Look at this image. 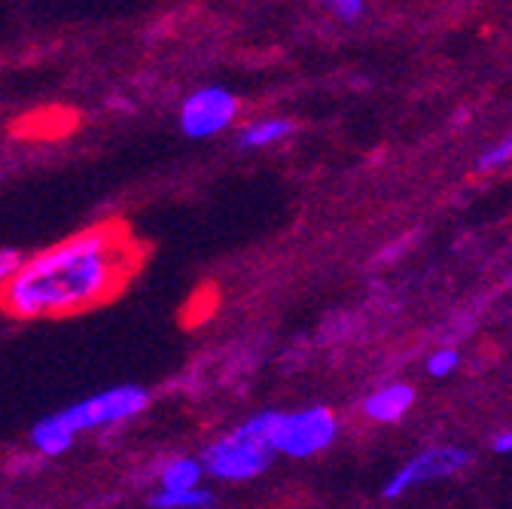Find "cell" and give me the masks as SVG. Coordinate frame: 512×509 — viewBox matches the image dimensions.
<instances>
[{"label":"cell","mask_w":512,"mask_h":509,"mask_svg":"<svg viewBox=\"0 0 512 509\" xmlns=\"http://www.w3.org/2000/svg\"><path fill=\"white\" fill-rule=\"evenodd\" d=\"M138 266V244L119 223L74 232L37 257L0 290V305L22 321L68 317L113 299Z\"/></svg>","instance_id":"obj_1"},{"label":"cell","mask_w":512,"mask_h":509,"mask_svg":"<svg viewBox=\"0 0 512 509\" xmlns=\"http://www.w3.org/2000/svg\"><path fill=\"white\" fill-rule=\"evenodd\" d=\"M275 409L256 412L244 424H238L232 433L214 439L202 452L205 473L220 482H250L263 476L272 467L275 458Z\"/></svg>","instance_id":"obj_2"},{"label":"cell","mask_w":512,"mask_h":509,"mask_svg":"<svg viewBox=\"0 0 512 509\" xmlns=\"http://www.w3.org/2000/svg\"><path fill=\"white\" fill-rule=\"evenodd\" d=\"M147 406H150V394L141 385H116V388H107L101 394H92L86 400L64 406L61 412H52V415L77 439V433H83V430L113 427V424L135 418Z\"/></svg>","instance_id":"obj_3"},{"label":"cell","mask_w":512,"mask_h":509,"mask_svg":"<svg viewBox=\"0 0 512 509\" xmlns=\"http://www.w3.org/2000/svg\"><path fill=\"white\" fill-rule=\"evenodd\" d=\"M339 436V418L327 406H308L299 412H281L275 424V455L314 458L327 452Z\"/></svg>","instance_id":"obj_4"},{"label":"cell","mask_w":512,"mask_h":509,"mask_svg":"<svg viewBox=\"0 0 512 509\" xmlns=\"http://www.w3.org/2000/svg\"><path fill=\"white\" fill-rule=\"evenodd\" d=\"M467 464H470V452L461 449V445H430V449H421L418 455H412L388 482H384L381 494L388 500H397L427 482L458 476Z\"/></svg>","instance_id":"obj_5"},{"label":"cell","mask_w":512,"mask_h":509,"mask_svg":"<svg viewBox=\"0 0 512 509\" xmlns=\"http://www.w3.org/2000/svg\"><path fill=\"white\" fill-rule=\"evenodd\" d=\"M238 119V98L223 86H202L180 104V129L192 141L223 135Z\"/></svg>","instance_id":"obj_6"},{"label":"cell","mask_w":512,"mask_h":509,"mask_svg":"<svg viewBox=\"0 0 512 509\" xmlns=\"http://www.w3.org/2000/svg\"><path fill=\"white\" fill-rule=\"evenodd\" d=\"M415 397L418 394L412 385L394 381V385H384L363 400V415L375 424H397L400 418L409 415V409L415 406Z\"/></svg>","instance_id":"obj_7"},{"label":"cell","mask_w":512,"mask_h":509,"mask_svg":"<svg viewBox=\"0 0 512 509\" xmlns=\"http://www.w3.org/2000/svg\"><path fill=\"white\" fill-rule=\"evenodd\" d=\"M293 135V122L284 119V116H266V119H256L250 125H244L241 135H238V144L244 150H266V147H275L281 141H287Z\"/></svg>","instance_id":"obj_8"},{"label":"cell","mask_w":512,"mask_h":509,"mask_svg":"<svg viewBox=\"0 0 512 509\" xmlns=\"http://www.w3.org/2000/svg\"><path fill=\"white\" fill-rule=\"evenodd\" d=\"M205 464L202 458H171L162 470H159V488L162 491H192V488H202L205 479Z\"/></svg>","instance_id":"obj_9"},{"label":"cell","mask_w":512,"mask_h":509,"mask_svg":"<svg viewBox=\"0 0 512 509\" xmlns=\"http://www.w3.org/2000/svg\"><path fill=\"white\" fill-rule=\"evenodd\" d=\"M31 445L43 458H58L74 445V436L55 421V415H46L31 427Z\"/></svg>","instance_id":"obj_10"},{"label":"cell","mask_w":512,"mask_h":509,"mask_svg":"<svg viewBox=\"0 0 512 509\" xmlns=\"http://www.w3.org/2000/svg\"><path fill=\"white\" fill-rule=\"evenodd\" d=\"M153 509H205L214 503V494L202 485V488H192V491H156L150 497Z\"/></svg>","instance_id":"obj_11"},{"label":"cell","mask_w":512,"mask_h":509,"mask_svg":"<svg viewBox=\"0 0 512 509\" xmlns=\"http://www.w3.org/2000/svg\"><path fill=\"white\" fill-rule=\"evenodd\" d=\"M461 366V354L455 348H439L427 357V375L433 378H448Z\"/></svg>","instance_id":"obj_12"},{"label":"cell","mask_w":512,"mask_h":509,"mask_svg":"<svg viewBox=\"0 0 512 509\" xmlns=\"http://www.w3.org/2000/svg\"><path fill=\"white\" fill-rule=\"evenodd\" d=\"M506 165H512V132L479 156V168L482 171H497V168H506Z\"/></svg>","instance_id":"obj_13"},{"label":"cell","mask_w":512,"mask_h":509,"mask_svg":"<svg viewBox=\"0 0 512 509\" xmlns=\"http://www.w3.org/2000/svg\"><path fill=\"white\" fill-rule=\"evenodd\" d=\"M25 266V257L16 247H0V290H4Z\"/></svg>","instance_id":"obj_14"},{"label":"cell","mask_w":512,"mask_h":509,"mask_svg":"<svg viewBox=\"0 0 512 509\" xmlns=\"http://www.w3.org/2000/svg\"><path fill=\"white\" fill-rule=\"evenodd\" d=\"M327 10L336 16V19H342V22H357L363 13H366V4H363V0H330V4H327Z\"/></svg>","instance_id":"obj_15"},{"label":"cell","mask_w":512,"mask_h":509,"mask_svg":"<svg viewBox=\"0 0 512 509\" xmlns=\"http://www.w3.org/2000/svg\"><path fill=\"white\" fill-rule=\"evenodd\" d=\"M494 452L497 455H512V430H503L494 436Z\"/></svg>","instance_id":"obj_16"},{"label":"cell","mask_w":512,"mask_h":509,"mask_svg":"<svg viewBox=\"0 0 512 509\" xmlns=\"http://www.w3.org/2000/svg\"><path fill=\"white\" fill-rule=\"evenodd\" d=\"M205 509H226V506H217V503H211V506H205Z\"/></svg>","instance_id":"obj_17"}]
</instances>
